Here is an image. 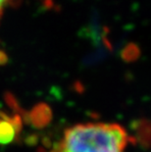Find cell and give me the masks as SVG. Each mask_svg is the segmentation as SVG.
<instances>
[{
    "label": "cell",
    "instance_id": "cell-4",
    "mask_svg": "<svg viewBox=\"0 0 151 152\" xmlns=\"http://www.w3.org/2000/svg\"><path fill=\"white\" fill-rule=\"evenodd\" d=\"M10 2H11V0H0V16H1L3 10H4V8Z\"/></svg>",
    "mask_w": 151,
    "mask_h": 152
},
{
    "label": "cell",
    "instance_id": "cell-1",
    "mask_svg": "<svg viewBox=\"0 0 151 152\" xmlns=\"http://www.w3.org/2000/svg\"><path fill=\"white\" fill-rule=\"evenodd\" d=\"M128 140L120 125L79 124L67 129L53 152H124Z\"/></svg>",
    "mask_w": 151,
    "mask_h": 152
},
{
    "label": "cell",
    "instance_id": "cell-2",
    "mask_svg": "<svg viewBox=\"0 0 151 152\" xmlns=\"http://www.w3.org/2000/svg\"><path fill=\"white\" fill-rule=\"evenodd\" d=\"M21 130V120L19 116L9 117L0 112V144H8L15 140Z\"/></svg>",
    "mask_w": 151,
    "mask_h": 152
},
{
    "label": "cell",
    "instance_id": "cell-3",
    "mask_svg": "<svg viewBox=\"0 0 151 152\" xmlns=\"http://www.w3.org/2000/svg\"><path fill=\"white\" fill-rule=\"evenodd\" d=\"M30 118L33 124L36 127H42L50 120V110L46 105L40 104L36 106L31 112Z\"/></svg>",
    "mask_w": 151,
    "mask_h": 152
}]
</instances>
